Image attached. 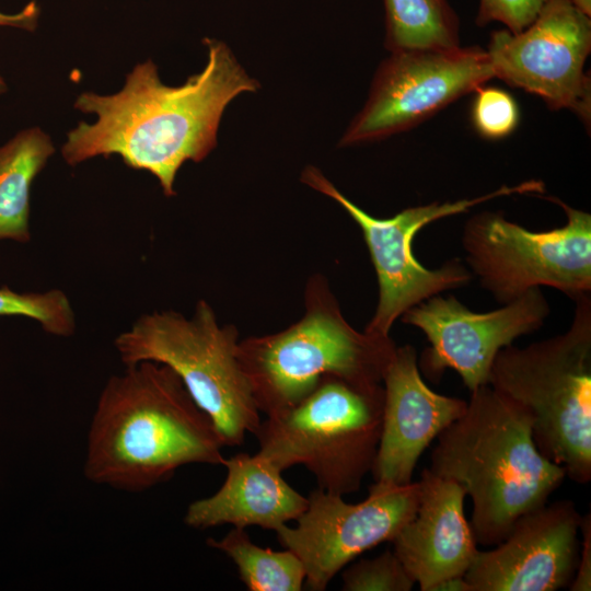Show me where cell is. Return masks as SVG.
<instances>
[{
	"instance_id": "obj_24",
	"label": "cell",
	"mask_w": 591,
	"mask_h": 591,
	"mask_svg": "<svg viewBox=\"0 0 591 591\" xmlns=\"http://www.w3.org/2000/svg\"><path fill=\"white\" fill-rule=\"evenodd\" d=\"M549 0H479L476 23H502L517 33L528 27Z\"/></svg>"
},
{
	"instance_id": "obj_27",
	"label": "cell",
	"mask_w": 591,
	"mask_h": 591,
	"mask_svg": "<svg viewBox=\"0 0 591 591\" xmlns=\"http://www.w3.org/2000/svg\"><path fill=\"white\" fill-rule=\"evenodd\" d=\"M429 591H473L464 576L443 579L433 584Z\"/></svg>"
},
{
	"instance_id": "obj_1",
	"label": "cell",
	"mask_w": 591,
	"mask_h": 591,
	"mask_svg": "<svg viewBox=\"0 0 591 591\" xmlns=\"http://www.w3.org/2000/svg\"><path fill=\"white\" fill-rule=\"evenodd\" d=\"M204 44L205 68L182 85L164 84L155 63L147 60L134 67L117 93H81L74 107L94 114L95 120L81 121L68 132L61 147L63 160L76 166L116 154L127 166L154 175L163 194L174 196L181 166L200 162L217 146L228 104L259 88L223 42L205 38Z\"/></svg>"
},
{
	"instance_id": "obj_25",
	"label": "cell",
	"mask_w": 591,
	"mask_h": 591,
	"mask_svg": "<svg viewBox=\"0 0 591 591\" xmlns=\"http://www.w3.org/2000/svg\"><path fill=\"white\" fill-rule=\"evenodd\" d=\"M579 532L582 534L581 548L578 556L576 572L571 583L570 591H590L591 590V514L581 517Z\"/></svg>"
},
{
	"instance_id": "obj_18",
	"label": "cell",
	"mask_w": 591,
	"mask_h": 591,
	"mask_svg": "<svg viewBox=\"0 0 591 591\" xmlns=\"http://www.w3.org/2000/svg\"><path fill=\"white\" fill-rule=\"evenodd\" d=\"M54 152L51 138L38 127L0 146V241H31L32 185Z\"/></svg>"
},
{
	"instance_id": "obj_28",
	"label": "cell",
	"mask_w": 591,
	"mask_h": 591,
	"mask_svg": "<svg viewBox=\"0 0 591 591\" xmlns=\"http://www.w3.org/2000/svg\"><path fill=\"white\" fill-rule=\"evenodd\" d=\"M578 10L591 15V0H569Z\"/></svg>"
},
{
	"instance_id": "obj_9",
	"label": "cell",
	"mask_w": 591,
	"mask_h": 591,
	"mask_svg": "<svg viewBox=\"0 0 591 591\" xmlns=\"http://www.w3.org/2000/svg\"><path fill=\"white\" fill-rule=\"evenodd\" d=\"M301 179L311 188L338 202L362 231L379 286L374 314L364 331L387 336L395 321L408 309L451 289L467 286L473 275L460 258L428 269L415 257L413 242L427 224L445 217L466 212L482 202L510 195L541 194L542 181H526L471 199L408 207L391 218H375L354 204L324 174L306 166Z\"/></svg>"
},
{
	"instance_id": "obj_3",
	"label": "cell",
	"mask_w": 591,
	"mask_h": 591,
	"mask_svg": "<svg viewBox=\"0 0 591 591\" xmlns=\"http://www.w3.org/2000/svg\"><path fill=\"white\" fill-rule=\"evenodd\" d=\"M439 436L428 470L457 483L472 500L477 544L495 546L522 514L546 503L566 477L537 449L529 414L489 384Z\"/></svg>"
},
{
	"instance_id": "obj_29",
	"label": "cell",
	"mask_w": 591,
	"mask_h": 591,
	"mask_svg": "<svg viewBox=\"0 0 591 591\" xmlns=\"http://www.w3.org/2000/svg\"><path fill=\"white\" fill-rule=\"evenodd\" d=\"M7 91V84L3 78L0 76V95Z\"/></svg>"
},
{
	"instance_id": "obj_13",
	"label": "cell",
	"mask_w": 591,
	"mask_h": 591,
	"mask_svg": "<svg viewBox=\"0 0 591 591\" xmlns=\"http://www.w3.org/2000/svg\"><path fill=\"white\" fill-rule=\"evenodd\" d=\"M551 308L541 288L489 312H474L453 296H433L402 314L404 324L420 329L429 343L419 370L439 381L445 369L461 376L472 392L487 385L500 349L540 329Z\"/></svg>"
},
{
	"instance_id": "obj_26",
	"label": "cell",
	"mask_w": 591,
	"mask_h": 591,
	"mask_svg": "<svg viewBox=\"0 0 591 591\" xmlns=\"http://www.w3.org/2000/svg\"><path fill=\"white\" fill-rule=\"evenodd\" d=\"M39 16V4L36 1H31L16 13H4L0 11V26L33 32L38 26Z\"/></svg>"
},
{
	"instance_id": "obj_10",
	"label": "cell",
	"mask_w": 591,
	"mask_h": 591,
	"mask_svg": "<svg viewBox=\"0 0 591 591\" xmlns=\"http://www.w3.org/2000/svg\"><path fill=\"white\" fill-rule=\"evenodd\" d=\"M493 78L487 51L479 47L393 51L379 67L369 97L339 146L414 128Z\"/></svg>"
},
{
	"instance_id": "obj_23",
	"label": "cell",
	"mask_w": 591,
	"mask_h": 591,
	"mask_svg": "<svg viewBox=\"0 0 591 591\" xmlns=\"http://www.w3.org/2000/svg\"><path fill=\"white\" fill-rule=\"evenodd\" d=\"M475 91L472 119L478 134L487 139L509 136L519 123V108L514 99L497 88L478 86Z\"/></svg>"
},
{
	"instance_id": "obj_22",
	"label": "cell",
	"mask_w": 591,
	"mask_h": 591,
	"mask_svg": "<svg viewBox=\"0 0 591 591\" xmlns=\"http://www.w3.org/2000/svg\"><path fill=\"white\" fill-rule=\"evenodd\" d=\"M344 591H409L416 584L393 551L360 559L343 571Z\"/></svg>"
},
{
	"instance_id": "obj_6",
	"label": "cell",
	"mask_w": 591,
	"mask_h": 591,
	"mask_svg": "<svg viewBox=\"0 0 591 591\" xmlns=\"http://www.w3.org/2000/svg\"><path fill=\"white\" fill-rule=\"evenodd\" d=\"M383 403L382 383L325 376L299 403L260 421L258 452L282 472L303 465L327 493H356L374 464Z\"/></svg>"
},
{
	"instance_id": "obj_14",
	"label": "cell",
	"mask_w": 591,
	"mask_h": 591,
	"mask_svg": "<svg viewBox=\"0 0 591 591\" xmlns=\"http://www.w3.org/2000/svg\"><path fill=\"white\" fill-rule=\"evenodd\" d=\"M581 514L571 500L522 515L494 548L476 553L464 578L473 591H556L571 583Z\"/></svg>"
},
{
	"instance_id": "obj_12",
	"label": "cell",
	"mask_w": 591,
	"mask_h": 591,
	"mask_svg": "<svg viewBox=\"0 0 591 591\" xmlns=\"http://www.w3.org/2000/svg\"><path fill=\"white\" fill-rule=\"evenodd\" d=\"M591 20L569 0H549L523 31L491 34L487 48L495 78L535 94L553 109L590 124L591 84L584 65Z\"/></svg>"
},
{
	"instance_id": "obj_15",
	"label": "cell",
	"mask_w": 591,
	"mask_h": 591,
	"mask_svg": "<svg viewBox=\"0 0 591 591\" xmlns=\"http://www.w3.org/2000/svg\"><path fill=\"white\" fill-rule=\"evenodd\" d=\"M382 383V430L371 473L374 482L407 485L424 451L463 415L467 401L432 391L410 345L396 348Z\"/></svg>"
},
{
	"instance_id": "obj_4",
	"label": "cell",
	"mask_w": 591,
	"mask_h": 591,
	"mask_svg": "<svg viewBox=\"0 0 591 591\" xmlns=\"http://www.w3.org/2000/svg\"><path fill=\"white\" fill-rule=\"evenodd\" d=\"M304 304V315L286 329L239 341L240 363L266 416L296 405L325 376L382 383L397 348L390 335L355 329L320 275L310 278Z\"/></svg>"
},
{
	"instance_id": "obj_21",
	"label": "cell",
	"mask_w": 591,
	"mask_h": 591,
	"mask_svg": "<svg viewBox=\"0 0 591 591\" xmlns=\"http://www.w3.org/2000/svg\"><path fill=\"white\" fill-rule=\"evenodd\" d=\"M21 316L37 322L43 331L57 337L76 333V313L67 294L59 289L19 292L0 287V317Z\"/></svg>"
},
{
	"instance_id": "obj_5",
	"label": "cell",
	"mask_w": 591,
	"mask_h": 591,
	"mask_svg": "<svg viewBox=\"0 0 591 591\" xmlns=\"http://www.w3.org/2000/svg\"><path fill=\"white\" fill-rule=\"evenodd\" d=\"M568 329L497 354L488 384L529 414L540 452L572 482L591 479V296L575 300Z\"/></svg>"
},
{
	"instance_id": "obj_16",
	"label": "cell",
	"mask_w": 591,
	"mask_h": 591,
	"mask_svg": "<svg viewBox=\"0 0 591 591\" xmlns=\"http://www.w3.org/2000/svg\"><path fill=\"white\" fill-rule=\"evenodd\" d=\"M414 517L393 538V552L421 591L437 582L464 576L477 549L464 513L462 487L425 468Z\"/></svg>"
},
{
	"instance_id": "obj_17",
	"label": "cell",
	"mask_w": 591,
	"mask_h": 591,
	"mask_svg": "<svg viewBox=\"0 0 591 591\" xmlns=\"http://www.w3.org/2000/svg\"><path fill=\"white\" fill-rule=\"evenodd\" d=\"M222 465L227 476L221 487L188 506L184 522L189 528L231 524L276 531L306 509L308 497L292 488L282 471L262 453H237Z\"/></svg>"
},
{
	"instance_id": "obj_19",
	"label": "cell",
	"mask_w": 591,
	"mask_h": 591,
	"mask_svg": "<svg viewBox=\"0 0 591 591\" xmlns=\"http://www.w3.org/2000/svg\"><path fill=\"white\" fill-rule=\"evenodd\" d=\"M391 51L460 46L459 18L448 0H384Z\"/></svg>"
},
{
	"instance_id": "obj_2",
	"label": "cell",
	"mask_w": 591,
	"mask_h": 591,
	"mask_svg": "<svg viewBox=\"0 0 591 591\" xmlns=\"http://www.w3.org/2000/svg\"><path fill=\"white\" fill-rule=\"evenodd\" d=\"M224 441L167 366H125L104 384L92 415L83 473L93 484L144 491L190 464L222 465Z\"/></svg>"
},
{
	"instance_id": "obj_8",
	"label": "cell",
	"mask_w": 591,
	"mask_h": 591,
	"mask_svg": "<svg viewBox=\"0 0 591 591\" xmlns=\"http://www.w3.org/2000/svg\"><path fill=\"white\" fill-rule=\"evenodd\" d=\"M547 199L565 211L563 227L530 231L493 211L478 212L464 224L466 267L500 304L532 288H555L572 300L591 292V215Z\"/></svg>"
},
{
	"instance_id": "obj_20",
	"label": "cell",
	"mask_w": 591,
	"mask_h": 591,
	"mask_svg": "<svg viewBox=\"0 0 591 591\" xmlns=\"http://www.w3.org/2000/svg\"><path fill=\"white\" fill-rule=\"evenodd\" d=\"M207 544L232 559L250 591H300L304 587V567L291 551L263 548L245 529L233 526L219 540L208 538Z\"/></svg>"
},
{
	"instance_id": "obj_11",
	"label": "cell",
	"mask_w": 591,
	"mask_h": 591,
	"mask_svg": "<svg viewBox=\"0 0 591 591\" xmlns=\"http://www.w3.org/2000/svg\"><path fill=\"white\" fill-rule=\"evenodd\" d=\"M419 496V480L407 485L374 482L358 503L317 488L310 493L296 526L285 524L275 532L280 545L301 560L304 587L324 591L357 556L392 542L414 517Z\"/></svg>"
},
{
	"instance_id": "obj_7",
	"label": "cell",
	"mask_w": 591,
	"mask_h": 591,
	"mask_svg": "<svg viewBox=\"0 0 591 591\" xmlns=\"http://www.w3.org/2000/svg\"><path fill=\"white\" fill-rule=\"evenodd\" d=\"M239 332L220 325L199 300L190 317L173 310L141 314L114 340L124 366L154 361L171 368L212 419L225 447L240 445L260 425L250 382L237 357Z\"/></svg>"
}]
</instances>
